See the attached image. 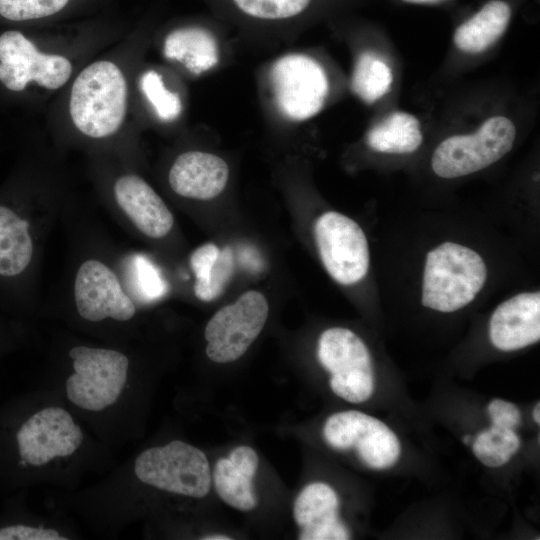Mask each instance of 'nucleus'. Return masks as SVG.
Segmentation results:
<instances>
[{
  "label": "nucleus",
  "instance_id": "obj_1",
  "mask_svg": "<svg viewBox=\"0 0 540 540\" xmlns=\"http://www.w3.org/2000/svg\"><path fill=\"white\" fill-rule=\"evenodd\" d=\"M127 105V85L121 70L110 61H97L75 79L69 111L76 128L92 138L114 134L121 126Z\"/></svg>",
  "mask_w": 540,
  "mask_h": 540
},
{
  "label": "nucleus",
  "instance_id": "obj_2",
  "mask_svg": "<svg viewBox=\"0 0 540 540\" xmlns=\"http://www.w3.org/2000/svg\"><path fill=\"white\" fill-rule=\"evenodd\" d=\"M487 279L485 261L473 249L444 242L426 257L422 304L448 313L472 302Z\"/></svg>",
  "mask_w": 540,
  "mask_h": 540
},
{
  "label": "nucleus",
  "instance_id": "obj_3",
  "mask_svg": "<svg viewBox=\"0 0 540 540\" xmlns=\"http://www.w3.org/2000/svg\"><path fill=\"white\" fill-rule=\"evenodd\" d=\"M134 473L145 485L192 498L205 497L211 488L206 455L180 440L144 450L135 460Z\"/></svg>",
  "mask_w": 540,
  "mask_h": 540
},
{
  "label": "nucleus",
  "instance_id": "obj_4",
  "mask_svg": "<svg viewBox=\"0 0 540 540\" xmlns=\"http://www.w3.org/2000/svg\"><path fill=\"white\" fill-rule=\"evenodd\" d=\"M515 138L516 127L509 118L490 117L472 134L443 140L433 152L432 170L445 179L475 173L503 158L512 149Z\"/></svg>",
  "mask_w": 540,
  "mask_h": 540
},
{
  "label": "nucleus",
  "instance_id": "obj_5",
  "mask_svg": "<svg viewBox=\"0 0 540 540\" xmlns=\"http://www.w3.org/2000/svg\"><path fill=\"white\" fill-rule=\"evenodd\" d=\"M74 373L66 381L68 399L97 412L116 403L127 381L128 357L120 351L87 346L69 350Z\"/></svg>",
  "mask_w": 540,
  "mask_h": 540
},
{
  "label": "nucleus",
  "instance_id": "obj_6",
  "mask_svg": "<svg viewBox=\"0 0 540 540\" xmlns=\"http://www.w3.org/2000/svg\"><path fill=\"white\" fill-rule=\"evenodd\" d=\"M317 356L330 372V387L337 396L351 403L370 398L374 390L371 356L354 332L341 327L325 330L318 341Z\"/></svg>",
  "mask_w": 540,
  "mask_h": 540
},
{
  "label": "nucleus",
  "instance_id": "obj_7",
  "mask_svg": "<svg viewBox=\"0 0 540 540\" xmlns=\"http://www.w3.org/2000/svg\"><path fill=\"white\" fill-rule=\"evenodd\" d=\"M268 314V301L256 290L219 309L205 327L208 358L216 363L239 359L261 333Z\"/></svg>",
  "mask_w": 540,
  "mask_h": 540
},
{
  "label": "nucleus",
  "instance_id": "obj_8",
  "mask_svg": "<svg viewBox=\"0 0 540 540\" xmlns=\"http://www.w3.org/2000/svg\"><path fill=\"white\" fill-rule=\"evenodd\" d=\"M321 261L338 283L351 285L362 280L369 269V249L362 228L344 214L329 211L314 226Z\"/></svg>",
  "mask_w": 540,
  "mask_h": 540
},
{
  "label": "nucleus",
  "instance_id": "obj_9",
  "mask_svg": "<svg viewBox=\"0 0 540 540\" xmlns=\"http://www.w3.org/2000/svg\"><path fill=\"white\" fill-rule=\"evenodd\" d=\"M271 84L280 112L288 119L304 121L324 106L328 80L323 68L303 54L278 59L271 69Z\"/></svg>",
  "mask_w": 540,
  "mask_h": 540
},
{
  "label": "nucleus",
  "instance_id": "obj_10",
  "mask_svg": "<svg viewBox=\"0 0 540 540\" xmlns=\"http://www.w3.org/2000/svg\"><path fill=\"white\" fill-rule=\"evenodd\" d=\"M323 435L335 449L354 447L359 458L373 469L393 466L401 452L397 436L386 424L356 410L338 412L328 417Z\"/></svg>",
  "mask_w": 540,
  "mask_h": 540
},
{
  "label": "nucleus",
  "instance_id": "obj_11",
  "mask_svg": "<svg viewBox=\"0 0 540 540\" xmlns=\"http://www.w3.org/2000/svg\"><path fill=\"white\" fill-rule=\"evenodd\" d=\"M71 73L66 57L41 53L22 33L6 31L0 36V81L9 90L22 91L31 81L55 90Z\"/></svg>",
  "mask_w": 540,
  "mask_h": 540
},
{
  "label": "nucleus",
  "instance_id": "obj_12",
  "mask_svg": "<svg viewBox=\"0 0 540 540\" xmlns=\"http://www.w3.org/2000/svg\"><path fill=\"white\" fill-rule=\"evenodd\" d=\"M22 461L40 467L68 457L81 446L84 435L68 411L46 407L28 418L16 434Z\"/></svg>",
  "mask_w": 540,
  "mask_h": 540
},
{
  "label": "nucleus",
  "instance_id": "obj_13",
  "mask_svg": "<svg viewBox=\"0 0 540 540\" xmlns=\"http://www.w3.org/2000/svg\"><path fill=\"white\" fill-rule=\"evenodd\" d=\"M75 304L79 315L91 322L106 318L130 320L136 313L132 299L115 273L99 260L83 262L75 277Z\"/></svg>",
  "mask_w": 540,
  "mask_h": 540
},
{
  "label": "nucleus",
  "instance_id": "obj_14",
  "mask_svg": "<svg viewBox=\"0 0 540 540\" xmlns=\"http://www.w3.org/2000/svg\"><path fill=\"white\" fill-rule=\"evenodd\" d=\"M489 337L497 349L514 351L540 339V294L525 292L502 302L492 313Z\"/></svg>",
  "mask_w": 540,
  "mask_h": 540
},
{
  "label": "nucleus",
  "instance_id": "obj_15",
  "mask_svg": "<svg viewBox=\"0 0 540 540\" xmlns=\"http://www.w3.org/2000/svg\"><path fill=\"white\" fill-rule=\"evenodd\" d=\"M339 500L327 484L307 485L297 496L293 517L300 527L301 540H346L350 534L338 517Z\"/></svg>",
  "mask_w": 540,
  "mask_h": 540
},
{
  "label": "nucleus",
  "instance_id": "obj_16",
  "mask_svg": "<svg viewBox=\"0 0 540 540\" xmlns=\"http://www.w3.org/2000/svg\"><path fill=\"white\" fill-rule=\"evenodd\" d=\"M229 167L221 157L202 151H187L172 164L168 181L172 190L183 197L210 200L225 188Z\"/></svg>",
  "mask_w": 540,
  "mask_h": 540
},
{
  "label": "nucleus",
  "instance_id": "obj_17",
  "mask_svg": "<svg viewBox=\"0 0 540 540\" xmlns=\"http://www.w3.org/2000/svg\"><path fill=\"white\" fill-rule=\"evenodd\" d=\"M114 195L120 208L146 236L162 238L172 229L171 211L141 177L133 174L119 177L114 184Z\"/></svg>",
  "mask_w": 540,
  "mask_h": 540
},
{
  "label": "nucleus",
  "instance_id": "obj_18",
  "mask_svg": "<svg viewBox=\"0 0 540 540\" xmlns=\"http://www.w3.org/2000/svg\"><path fill=\"white\" fill-rule=\"evenodd\" d=\"M511 19L510 6L501 0H490L475 15L457 27L454 44L466 53L483 52L505 32Z\"/></svg>",
  "mask_w": 540,
  "mask_h": 540
},
{
  "label": "nucleus",
  "instance_id": "obj_19",
  "mask_svg": "<svg viewBox=\"0 0 540 540\" xmlns=\"http://www.w3.org/2000/svg\"><path fill=\"white\" fill-rule=\"evenodd\" d=\"M163 53L167 59L182 63L195 75L210 70L219 61L215 38L202 28H181L172 31L164 41Z\"/></svg>",
  "mask_w": 540,
  "mask_h": 540
},
{
  "label": "nucleus",
  "instance_id": "obj_20",
  "mask_svg": "<svg viewBox=\"0 0 540 540\" xmlns=\"http://www.w3.org/2000/svg\"><path fill=\"white\" fill-rule=\"evenodd\" d=\"M190 266L195 275L196 297L209 302L221 295L232 276L233 252L229 247L220 249L214 243H206L192 252Z\"/></svg>",
  "mask_w": 540,
  "mask_h": 540
},
{
  "label": "nucleus",
  "instance_id": "obj_21",
  "mask_svg": "<svg viewBox=\"0 0 540 540\" xmlns=\"http://www.w3.org/2000/svg\"><path fill=\"white\" fill-rule=\"evenodd\" d=\"M423 141L419 120L412 114L396 111L386 116L367 133V145L381 153L408 154Z\"/></svg>",
  "mask_w": 540,
  "mask_h": 540
},
{
  "label": "nucleus",
  "instance_id": "obj_22",
  "mask_svg": "<svg viewBox=\"0 0 540 540\" xmlns=\"http://www.w3.org/2000/svg\"><path fill=\"white\" fill-rule=\"evenodd\" d=\"M28 228L26 220L0 206V275L16 276L29 265L33 242Z\"/></svg>",
  "mask_w": 540,
  "mask_h": 540
},
{
  "label": "nucleus",
  "instance_id": "obj_23",
  "mask_svg": "<svg viewBox=\"0 0 540 540\" xmlns=\"http://www.w3.org/2000/svg\"><path fill=\"white\" fill-rule=\"evenodd\" d=\"M393 81L388 64L371 52L361 53L354 65L351 88L364 102L371 104L384 96Z\"/></svg>",
  "mask_w": 540,
  "mask_h": 540
},
{
  "label": "nucleus",
  "instance_id": "obj_24",
  "mask_svg": "<svg viewBox=\"0 0 540 540\" xmlns=\"http://www.w3.org/2000/svg\"><path fill=\"white\" fill-rule=\"evenodd\" d=\"M212 477L217 494L226 504L241 511L256 507L253 478L235 467L228 457L216 462Z\"/></svg>",
  "mask_w": 540,
  "mask_h": 540
},
{
  "label": "nucleus",
  "instance_id": "obj_25",
  "mask_svg": "<svg viewBox=\"0 0 540 540\" xmlns=\"http://www.w3.org/2000/svg\"><path fill=\"white\" fill-rule=\"evenodd\" d=\"M125 272L130 290L143 302L159 300L168 292V284L160 270L143 254L129 256Z\"/></svg>",
  "mask_w": 540,
  "mask_h": 540
},
{
  "label": "nucleus",
  "instance_id": "obj_26",
  "mask_svg": "<svg viewBox=\"0 0 540 540\" xmlns=\"http://www.w3.org/2000/svg\"><path fill=\"white\" fill-rule=\"evenodd\" d=\"M139 86L158 118L163 121H173L180 115L181 100L178 94L166 88L159 73L154 70L144 72Z\"/></svg>",
  "mask_w": 540,
  "mask_h": 540
},
{
  "label": "nucleus",
  "instance_id": "obj_27",
  "mask_svg": "<svg viewBox=\"0 0 540 540\" xmlns=\"http://www.w3.org/2000/svg\"><path fill=\"white\" fill-rule=\"evenodd\" d=\"M69 0H0V15L13 21L48 17L62 10Z\"/></svg>",
  "mask_w": 540,
  "mask_h": 540
},
{
  "label": "nucleus",
  "instance_id": "obj_28",
  "mask_svg": "<svg viewBox=\"0 0 540 540\" xmlns=\"http://www.w3.org/2000/svg\"><path fill=\"white\" fill-rule=\"evenodd\" d=\"M244 13L261 19H284L298 15L310 0H233Z\"/></svg>",
  "mask_w": 540,
  "mask_h": 540
},
{
  "label": "nucleus",
  "instance_id": "obj_29",
  "mask_svg": "<svg viewBox=\"0 0 540 540\" xmlns=\"http://www.w3.org/2000/svg\"><path fill=\"white\" fill-rule=\"evenodd\" d=\"M53 528L34 527L16 524L0 528V540H65Z\"/></svg>",
  "mask_w": 540,
  "mask_h": 540
},
{
  "label": "nucleus",
  "instance_id": "obj_30",
  "mask_svg": "<svg viewBox=\"0 0 540 540\" xmlns=\"http://www.w3.org/2000/svg\"><path fill=\"white\" fill-rule=\"evenodd\" d=\"M488 413L490 415L492 425L499 429L509 428L514 429L521 422V412L511 402L494 399L488 405Z\"/></svg>",
  "mask_w": 540,
  "mask_h": 540
},
{
  "label": "nucleus",
  "instance_id": "obj_31",
  "mask_svg": "<svg viewBox=\"0 0 540 540\" xmlns=\"http://www.w3.org/2000/svg\"><path fill=\"white\" fill-rule=\"evenodd\" d=\"M232 464L251 478H254L259 459L255 450L249 446H238L228 456Z\"/></svg>",
  "mask_w": 540,
  "mask_h": 540
},
{
  "label": "nucleus",
  "instance_id": "obj_32",
  "mask_svg": "<svg viewBox=\"0 0 540 540\" xmlns=\"http://www.w3.org/2000/svg\"><path fill=\"white\" fill-rule=\"evenodd\" d=\"M241 263L251 271H259L261 261L257 253L249 247H245L240 252Z\"/></svg>",
  "mask_w": 540,
  "mask_h": 540
},
{
  "label": "nucleus",
  "instance_id": "obj_33",
  "mask_svg": "<svg viewBox=\"0 0 540 540\" xmlns=\"http://www.w3.org/2000/svg\"><path fill=\"white\" fill-rule=\"evenodd\" d=\"M407 3H414V4H438L447 0H402Z\"/></svg>",
  "mask_w": 540,
  "mask_h": 540
},
{
  "label": "nucleus",
  "instance_id": "obj_34",
  "mask_svg": "<svg viewBox=\"0 0 540 540\" xmlns=\"http://www.w3.org/2000/svg\"><path fill=\"white\" fill-rule=\"evenodd\" d=\"M204 540H231L232 538L226 535H208L203 537Z\"/></svg>",
  "mask_w": 540,
  "mask_h": 540
},
{
  "label": "nucleus",
  "instance_id": "obj_35",
  "mask_svg": "<svg viewBox=\"0 0 540 540\" xmlns=\"http://www.w3.org/2000/svg\"><path fill=\"white\" fill-rule=\"evenodd\" d=\"M533 419L539 424L540 423V403L538 402L533 410Z\"/></svg>",
  "mask_w": 540,
  "mask_h": 540
},
{
  "label": "nucleus",
  "instance_id": "obj_36",
  "mask_svg": "<svg viewBox=\"0 0 540 540\" xmlns=\"http://www.w3.org/2000/svg\"><path fill=\"white\" fill-rule=\"evenodd\" d=\"M470 440H471V436H470V435H467V436H465V437L463 438V442L466 443V444H468V443L470 442Z\"/></svg>",
  "mask_w": 540,
  "mask_h": 540
}]
</instances>
